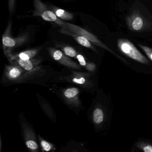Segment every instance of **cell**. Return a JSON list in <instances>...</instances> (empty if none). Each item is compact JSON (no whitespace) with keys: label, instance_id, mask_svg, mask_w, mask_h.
<instances>
[{"label":"cell","instance_id":"cell-13","mask_svg":"<svg viewBox=\"0 0 152 152\" xmlns=\"http://www.w3.org/2000/svg\"><path fill=\"white\" fill-rule=\"evenodd\" d=\"M41 61L40 59L33 58L26 60L16 59L10 62L12 64L18 65L27 72H32L36 68H39L38 65L40 63Z\"/></svg>","mask_w":152,"mask_h":152},{"label":"cell","instance_id":"cell-3","mask_svg":"<svg viewBox=\"0 0 152 152\" xmlns=\"http://www.w3.org/2000/svg\"><path fill=\"white\" fill-rule=\"evenodd\" d=\"M65 25L66 26V28L65 29H67L70 31L84 36L91 43H93V44H95L96 46L107 50V51L111 53L112 55L116 57V58L120 60L124 64L130 67V64H129L127 60H126L123 57L121 56L118 55L116 52L114 51L113 50L111 49L109 47H107V45L103 43L98 38L96 35H94L91 33L87 31V30H85L78 26L72 24L70 23H66V22H65Z\"/></svg>","mask_w":152,"mask_h":152},{"label":"cell","instance_id":"cell-5","mask_svg":"<svg viewBox=\"0 0 152 152\" xmlns=\"http://www.w3.org/2000/svg\"><path fill=\"white\" fill-rule=\"evenodd\" d=\"M34 10L33 16L40 17L45 21L53 22L62 28H66L65 22L58 18L50 8L48 7L41 0H34Z\"/></svg>","mask_w":152,"mask_h":152},{"label":"cell","instance_id":"cell-14","mask_svg":"<svg viewBox=\"0 0 152 152\" xmlns=\"http://www.w3.org/2000/svg\"><path fill=\"white\" fill-rule=\"evenodd\" d=\"M40 50L39 48L33 49L20 52L16 55H12L8 58L10 61L16 59H21L26 60L34 58L38 54Z\"/></svg>","mask_w":152,"mask_h":152},{"label":"cell","instance_id":"cell-9","mask_svg":"<svg viewBox=\"0 0 152 152\" xmlns=\"http://www.w3.org/2000/svg\"><path fill=\"white\" fill-rule=\"evenodd\" d=\"M23 129L26 146L31 151H37L39 148V145L33 131L29 126L25 124H23Z\"/></svg>","mask_w":152,"mask_h":152},{"label":"cell","instance_id":"cell-22","mask_svg":"<svg viewBox=\"0 0 152 152\" xmlns=\"http://www.w3.org/2000/svg\"><path fill=\"white\" fill-rule=\"evenodd\" d=\"M16 0H8L9 10L10 13H12L15 9Z\"/></svg>","mask_w":152,"mask_h":152},{"label":"cell","instance_id":"cell-20","mask_svg":"<svg viewBox=\"0 0 152 152\" xmlns=\"http://www.w3.org/2000/svg\"><path fill=\"white\" fill-rule=\"evenodd\" d=\"M85 67L88 71L94 73L96 71V65L93 62H88Z\"/></svg>","mask_w":152,"mask_h":152},{"label":"cell","instance_id":"cell-1","mask_svg":"<svg viewBox=\"0 0 152 152\" xmlns=\"http://www.w3.org/2000/svg\"><path fill=\"white\" fill-rule=\"evenodd\" d=\"M117 45L120 52L133 63L132 70L138 74L152 75V63L131 42L127 39H118Z\"/></svg>","mask_w":152,"mask_h":152},{"label":"cell","instance_id":"cell-16","mask_svg":"<svg viewBox=\"0 0 152 152\" xmlns=\"http://www.w3.org/2000/svg\"><path fill=\"white\" fill-rule=\"evenodd\" d=\"M90 77V75L87 76V77L80 75H76L73 78H72V81L75 83H77V84H82V85L86 84L87 83H88L94 86V82L91 80L88 81V79Z\"/></svg>","mask_w":152,"mask_h":152},{"label":"cell","instance_id":"cell-4","mask_svg":"<svg viewBox=\"0 0 152 152\" xmlns=\"http://www.w3.org/2000/svg\"><path fill=\"white\" fill-rule=\"evenodd\" d=\"M11 27L12 24L9 22L7 29L2 35V44L5 55L9 58L13 54L11 53L12 50L14 48L19 47L24 44L29 39L28 34H23L16 38L11 37Z\"/></svg>","mask_w":152,"mask_h":152},{"label":"cell","instance_id":"cell-7","mask_svg":"<svg viewBox=\"0 0 152 152\" xmlns=\"http://www.w3.org/2000/svg\"><path fill=\"white\" fill-rule=\"evenodd\" d=\"M127 24L131 31H140L145 28L146 24L139 12L135 11L127 17Z\"/></svg>","mask_w":152,"mask_h":152},{"label":"cell","instance_id":"cell-15","mask_svg":"<svg viewBox=\"0 0 152 152\" xmlns=\"http://www.w3.org/2000/svg\"><path fill=\"white\" fill-rule=\"evenodd\" d=\"M50 9L56 14L58 18L61 20L71 21L74 19V15L66 10L55 6H51Z\"/></svg>","mask_w":152,"mask_h":152},{"label":"cell","instance_id":"cell-18","mask_svg":"<svg viewBox=\"0 0 152 152\" xmlns=\"http://www.w3.org/2000/svg\"><path fill=\"white\" fill-rule=\"evenodd\" d=\"M139 47L141 49L145 54L147 58L150 60V62L152 63V48L145 45L139 44Z\"/></svg>","mask_w":152,"mask_h":152},{"label":"cell","instance_id":"cell-2","mask_svg":"<svg viewBox=\"0 0 152 152\" xmlns=\"http://www.w3.org/2000/svg\"><path fill=\"white\" fill-rule=\"evenodd\" d=\"M101 100L96 104L92 114L95 126L99 129L108 131L113 118L114 104L110 94L101 92Z\"/></svg>","mask_w":152,"mask_h":152},{"label":"cell","instance_id":"cell-21","mask_svg":"<svg viewBox=\"0 0 152 152\" xmlns=\"http://www.w3.org/2000/svg\"><path fill=\"white\" fill-rule=\"evenodd\" d=\"M76 58H77L78 62H79L80 64V65L81 66L85 67L88 62L86 61L84 57H83L82 55H80V54H77Z\"/></svg>","mask_w":152,"mask_h":152},{"label":"cell","instance_id":"cell-19","mask_svg":"<svg viewBox=\"0 0 152 152\" xmlns=\"http://www.w3.org/2000/svg\"><path fill=\"white\" fill-rule=\"evenodd\" d=\"M41 145L43 151H50L53 148V145L51 144L42 139H41Z\"/></svg>","mask_w":152,"mask_h":152},{"label":"cell","instance_id":"cell-12","mask_svg":"<svg viewBox=\"0 0 152 152\" xmlns=\"http://www.w3.org/2000/svg\"><path fill=\"white\" fill-rule=\"evenodd\" d=\"M23 67L17 64H12L8 66L5 70V75L9 80H17L22 78L24 72H26Z\"/></svg>","mask_w":152,"mask_h":152},{"label":"cell","instance_id":"cell-6","mask_svg":"<svg viewBox=\"0 0 152 152\" xmlns=\"http://www.w3.org/2000/svg\"><path fill=\"white\" fill-rule=\"evenodd\" d=\"M48 51L52 58L59 64L75 69H81V67L76 62H74L68 56L66 55L61 50L54 48H49Z\"/></svg>","mask_w":152,"mask_h":152},{"label":"cell","instance_id":"cell-17","mask_svg":"<svg viewBox=\"0 0 152 152\" xmlns=\"http://www.w3.org/2000/svg\"><path fill=\"white\" fill-rule=\"evenodd\" d=\"M61 48L66 55L71 57H76V56L78 54L75 50L70 46L64 45L61 46Z\"/></svg>","mask_w":152,"mask_h":152},{"label":"cell","instance_id":"cell-8","mask_svg":"<svg viewBox=\"0 0 152 152\" xmlns=\"http://www.w3.org/2000/svg\"><path fill=\"white\" fill-rule=\"evenodd\" d=\"M131 152H152V139L139 137L131 147Z\"/></svg>","mask_w":152,"mask_h":152},{"label":"cell","instance_id":"cell-10","mask_svg":"<svg viewBox=\"0 0 152 152\" xmlns=\"http://www.w3.org/2000/svg\"><path fill=\"white\" fill-rule=\"evenodd\" d=\"M60 32L63 34L72 37L77 42V43H79L80 45L85 47V48L90 49H91L93 51L96 52V53H98L97 50L91 44V42L89 41L88 39L84 37V36H82V35L77 34L75 33L70 31L69 30L64 29V28H61Z\"/></svg>","mask_w":152,"mask_h":152},{"label":"cell","instance_id":"cell-11","mask_svg":"<svg viewBox=\"0 0 152 152\" xmlns=\"http://www.w3.org/2000/svg\"><path fill=\"white\" fill-rule=\"evenodd\" d=\"M79 89L77 88H72L66 89L63 91V95L66 101L72 105L78 107L80 104L79 99Z\"/></svg>","mask_w":152,"mask_h":152}]
</instances>
